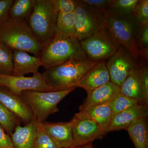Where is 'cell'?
Segmentation results:
<instances>
[{
	"mask_svg": "<svg viewBox=\"0 0 148 148\" xmlns=\"http://www.w3.org/2000/svg\"><path fill=\"white\" fill-rule=\"evenodd\" d=\"M71 148H95L92 145V143H89L87 145H84L79 147H72Z\"/></svg>",
	"mask_w": 148,
	"mask_h": 148,
	"instance_id": "d590c367",
	"label": "cell"
},
{
	"mask_svg": "<svg viewBox=\"0 0 148 148\" xmlns=\"http://www.w3.org/2000/svg\"><path fill=\"white\" fill-rule=\"evenodd\" d=\"M110 81L106 62L100 61L84 76L77 85L76 88H83L88 93Z\"/></svg>",
	"mask_w": 148,
	"mask_h": 148,
	"instance_id": "5bb4252c",
	"label": "cell"
},
{
	"mask_svg": "<svg viewBox=\"0 0 148 148\" xmlns=\"http://www.w3.org/2000/svg\"></svg>",
	"mask_w": 148,
	"mask_h": 148,
	"instance_id": "8d00e7d4",
	"label": "cell"
},
{
	"mask_svg": "<svg viewBox=\"0 0 148 148\" xmlns=\"http://www.w3.org/2000/svg\"><path fill=\"white\" fill-rule=\"evenodd\" d=\"M13 63L12 75L14 76H24L30 73H37L40 66H42L38 56H33L23 51H13Z\"/></svg>",
	"mask_w": 148,
	"mask_h": 148,
	"instance_id": "2e32d148",
	"label": "cell"
},
{
	"mask_svg": "<svg viewBox=\"0 0 148 148\" xmlns=\"http://www.w3.org/2000/svg\"><path fill=\"white\" fill-rule=\"evenodd\" d=\"M14 148L11 138L0 125V148Z\"/></svg>",
	"mask_w": 148,
	"mask_h": 148,
	"instance_id": "e575fe53",
	"label": "cell"
},
{
	"mask_svg": "<svg viewBox=\"0 0 148 148\" xmlns=\"http://www.w3.org/2000/svg\"><path fill=\"white\" fill-rule=\"evenodd\" d=\"M126 130L135 148H148V117L135 120Z\"/></svg>",
	"mask_w": 148,
	"mask_h": 148,
	"instance_id": "44dd1931",
	"label": "cell"
},
{
	"mask_svg": "<svg viewBox=\"0 0 148 148\" xmlns=\"http://www.w3.org/2000/svg\"><path fill=\"white\" fill-rule=\"evenodd\" d=\"M139 0H111L109 9L117 13L132 14Z\"/></svg>",
	"mask_w": 148,
	"mask_h": 148,
	"instance_id": "83f0119b",
	"label": "cell"
},
{
	"mask_svg": "<svg viewBox=\"0 0 148 148\" xmlns=\"http://www.w3.org/2000/svg\"><path fill=\"white\" fill-rule=\"evenodd\" d=\"M0 86L5 88L18 96L24 91H52L46 82L42 74L38 72L32 77L0 74Z\"/></svg>",
	"mask_w": 148,
	"mask_h": 148,
	"instance_id": "30bf717a",
	"label": "cell"
},
{
	"mask_svg": "<svg viewBox=\"0 0 148 148\" xmlns=\"http://www.w3.org/2000/svg\"><path fill=\"white\" fill-rule=\"evenodd\" d=\"M36 0H14L9 18L25 20L34 6Z\"/></svg>",
	"mask_w": 148,
	"mask_h": 148,
	"instance_id": "603a6c76",
	"label": "cell"
},
{
	"mask_svg": "<svg viewBox=\"0 0 148 148\" xmlns=\"http://www.w3.org/2000/svg\"><path fill=\"white\" fill-rule=\"evenodd\" d=\"M135 43L138 57L148 61V24L138 28Z\"/></svg>",
	"mask_w": 148,
	"mask_h": 148,
	"instance_id": "cb8c5ba5",
	"label": "cell"
},
{
	"mask_svg": "<svg viewBox=\"0 0 148 148\" xmlns=\"http://www.w3.org/2000/svg\"><path fill=\"white\" fill-rule=\"evenodd\" d=\"M73 147H79L92 143L105 136L103 128L94 121L82 118L75 114L71 120Z\"/></svg>",
	"mask_w": 148,
	"mask_h": 148,
	"instance_id": "8fae6325",
	"label": "cell"
},
{
	"mask_svg": "<svg viewBox=\"0 0 148 148\" xmlns=\"http://www.w3.org/2000/svg\"><path fill=\"white\" fill-rule=\"evenodd\" d=\"M106 62L110 82L120 87L133 69L138 67V61L132 53L120 45L116 52Z\"/></svg>",
	"mask_w": 148,
	"mask_h": 148,
	"instance_id": "9c48e42d",
	"label": "cell"
},
{
	"mask_svg": "<svg viewBox=\"0 0 148 148\" xmlns=\"http://www.w3.org/2000/svg\"><path fill=\"white\" fill-rule=\"evenodd\" d=\"M75 27L74 14L58 12L55 33L53 38H67L75 37Z\"/></svg>",
	"mask_w": 148,
	"mask_h": 148,
	"instance_id": "7402d4cb",
	"label": "cell"
},
{
	"mask_svg": "<svg viewBox=\"0 0 148 148\" xmlns=\"http://www.w3.org/2000/svg\"><path fill=\"white\" fill-rule=\"evenodd\" d=\"M13 69V51L0 43V74L12 75Z\"/></svg>",
	"mask_w": 148,
	"mask_h": 148,
	"instance_id": "4316f807",
	"label": "cell"
},
{
	"mask_svg": "<svg viewBox=\"0 0 148 148\" xmlns=\"http://www.w3.org/2000/svg\"><path fill=\"white\" fill-rule=\"evenodd\" d=\"M78 1L74 12L75 34L79 41L106 28L104 11Z\"/></svg>",
	"mask_w": 148,
	"mask_h": 148,
	"instance_id": "52a82bcc",
	"label": "cell"
},
{
	"mask_svg": "<svg viewBox=\"0 0 148 148\" xmlns=\"http://www.w3.org/2000/svg\"><path fill=\"white\" fill-rule=\"evenodd\" d=\"M111 0H81L85 4L103 11L108 8Z\"/></svg>",
	"mask_w": 148,
	"mask_h": 148,
	"instance_id": "836d02e7",
	"label": "cell"
},
{
	"mask_svg": "<svg viewBox=\"0 0 148 148\" xmlns=\"http://www.w3.org/2000/svg\"><path fill=\"white\" fill-rule=\"evenodd\" d=\"M99 62L71 60L46 69L42 75L52 91L76 88L84 76Z\"/></svg>",
	"mask_w": 148,
	"mask_h": 148,
	"instance_id": "6da1fadb",
	"label": "cell"
},
{
	"mask_svg": "<svg viewBox=\"0 0 148 148\" xmlns=\"http://www.w3.org/2000/svg\"><path fill=\"white\" fill-rule=\"evenodd\" d=\"M0 43L12 51H23L36 56H39L43 47L25 20L11 18L0 25Z\"/></svg>",
	"mask_w": 148,
	"mask_h": 148,
	"instance_id": "7a4b0ae2",
	"label": "cell"
},
{
	"mask_svg": "<svg viewBox=\"0 0 148 148\" xmlns=\"http://www.w3.org/2000/svg\"><path fill=\"white\" fill-rule=\"evenodd\" d=\"M132 15L138 27L148 24V0H139Z\"/></svg>",
	"mask_w": 148,
	"mask_h": 148,
	"instance_id": "f546056e",
	"label": "cell"
},
{
	"mask_svg": "<svg viewBox=\"0 0 148 148\" xmlns=\"http://www.w3.org/2000/svg\"><path fill=\"white\" fill-rule=\"evenodd\" d=\"M139 72L144 94V103L148 107V61L143 58H139Z\"/></svg>",
	"mask_w": 148,
	"mask_h": 148,
	"instance_id": "4dcf8cb0",
	"label": "cell"
},
{
	"mask_svg": "<svg viewBox=\"0 0 148 148\" xmlns=\"http://www.w3.org/2000/svg\"><path fill=\"white\" fill-rule=\"evenodd\" d=\"M21 121L13 113L0 103V125L11 136Z\"/></svg>",
	"mask_w": 148,
	"mask_h": 148,
	"instance_id": "d4e9b609",
	"label": "cell"
},
{
	"mask_svg": "<svg viewBox=\"0 0 148 148\" xmlns=\"http://www.w3.org/2000/svg\"><path fill=\"white\" fill-rule=\"evenodd\" d=\"M14 0H0V25L9 18L10 11Z\"/></svg>",
	"mask_w": 148,
	"mask_h": 148,
	"instance_id": "d6a6232c",
	"label": "cell"
},
{
	"mask_svg": "<svg viewBox=\"0 0 148 148\" xmlns=\"http://www.w3.org/2000/svg\"><path fill=\"white\" fill-rule=\"evenodd\" d=\"M104 14L106 28L111 36L140 61L135 43L139 27L132 14H121L109 9L104 11Z\"/></svg>",
	"mask_w": 148,
	"mask_h": 148,
	"instance_id": "5b68a950",
	"label": "cell"
},
{
	"mask_svg": "<svg viewBox=\"0 0 148 148\" xmlns=\"http://www.w3.org/2000/svg\"><path fill=\"white\" fill-rule=\"evenodd\" d=\"M120 88L121 94L145 105L144 91L138 66L130 72Z\"/></svg>",
	"mask_w": 148,
	"mask_h": 148,
	"instance_id": "ffe728a7",
	"label": "cell"
},
{
	"mask_svg": "<svg viewBox=\"0 0 148 148\" xmlns=\"http://www.w3.org/2000/svg\"><path fill=\"white\" fill-rule=\"evenodd\" d=\"M75 88L49 92L27 90L20 97L32 110L35 121L41 123L50 115L58 112V103Z\"/></svg>",
	"mask_w": 148,
	"mask_h": 148,
	"instance_id": "8992f818",
	"label": "cell"
},
{
	"mask_svg": "<svg viewBox=\"0 0 148 148\" xmlns=\"http://www.w3.org/2000/svg\"><path fill=\"white\" fill-rule=\"evenodd\" d=\"M38 123L34 120L24 126L18 125L11 135L14 148H35Z\"/></svg>",
	"mask_w": 148,
	"mask_h": 148,
	"instance_id": "ac0fdd59",
	"label": "cell"
},
{
	"mask_svg": "<svg viewBox=\"0 0 148 148\" xmlns=\"http://www.w3.org/2000/svg\"><path fill=\"white\" fill-rule=\"evenodd\" d=\"M110 103L112 111V119L123 111L139 104L138 101L130 98L120 92Z\"/></svg>",
	"mask_w": 148,
	"mask_h": 148,
	"instance_id": "484cf974",
	"label": "cell"
},
{
	"mask_svg": "<svg viewBox=\"0 0 148 148\" xmlns=\"http://www.w3.org/2000/svg\"><path fill=\"white\" fill-rule=\"evenodd\" d=\"M148 107L140 104L127 109L114 116L110 123L104 130L106 134L110 132L121 130H127V128L135 120L141 118L148 117Z\"/></svg>",
	"mask_w": 148,
	"mask_h": 148,
	"instance_id": "4fadbf2b",
	"label": "cell"
},
{
	"mask_svg": "<svg viewBox=\"0 0 148 148\" xmlns=\"http://www.w3.org/2000/svg\"><path fill=\"white\" fill-rule=\"evenodd\" d=\"M35 148H61L48 135L40 123H38Z\"/></svg>",
	"mask_w": 148,
	"mask_h": 148,
	"instance_id": "f1b7e54d",
	"label": "cell"
},
{
	"mask_svg": "<svg viewBox=\"0 0 148 148\" xmlns=\"http://www.w3.org/2000/svg\"><path fill=\"white\" fill-rule=\"evenodd\" d=\"M58 13L54 0H36L26 20L34 36L43 46L54 36Z\"/></svg>",
	"mask_w": 148,
	"mask_h": 148,
	"instance_id": "277c9868",
	"label": "cell"
},
{
	"mask_svg": "<svg viewBox=\"0 0 148 148\" xmlns=\"http://www.w3.org/2000/svg\"><path fill=\"white\" fill-rule=\"evenodd\" d=\"M38 57L45 69L71 60H89L83 50L80 41L75 36L52 39L43 46Z\"/></svg>",
	"mask_w": 148,
	"mask_h": 148,
	"instance_id": "3957f363",
	"label": "cell"
},
{
	"mask_svg": "<svg viewBox=\"0 0 148 148\" xmlns=\"http://www.w3.org/2000/svg\"><path fill=\"white\" fill-rule=\"evenodd\" d=\"M80 44L88 59L94 61L108 59L120 46L106 28L83 40Z\"/></svg>",
	"mask_w": 148,
	"mask_h": 148,
	"instance_id": "ba28073f",
	"label": "cell"
},
{
	"mask_svg": "<svg viewBox=\"0 0 148 148\" xmlns=\"http://www.w3.org/2000/svg\"><path fill=\"white\" fill-rule=\"evenodd\" d=\"M48 135L61 148H71L73 146L72 124L69 122L40 123Z\"/></svg>",
	"mask_w": 148,
	"mask_h": 148,
	"instance_id": "e0dca14e",
	"label": "cell"
},
{
	"mask_svg": "<svg viewBox=\"0 0 148 148\" xmlns=\"http://www.w3.org/2000/svg\"><path fill=\"white\" fill-rule=\"evenodd\" d=\"M58 12L68 14L73 13L78 4L76 0H54Z\"/></svg>",
	"mask_w": 148,
	"mask_h": 148,
	"instance_id": "1f68e13d",
	"label": "cell"
},
{
	"mask_svg": "<svg viewBox=\"0 0 148 148\" xmlns=\"http://www.w3.org/2000/svg\"><path fill=\"white\" fill-rule=\"evenodd\" d=\"M0 103L15 115L25 125L34 120L32 110L21 97L1 86Z\"/></svg>",
	"mask_w": 148,
	"mask_h": 148,
	"instance_id": "7c38bea8",
	"label": "cell"
},
{
	"mask_svg": "<svg viewBox=\"0 0 148 148\" xmlns=\"http://www.w3.org/2000/svg\"><path fill=\"white\" fill-rule=\"evenodd\" d=\"M76 114L80 117L94 121L103 129L108 127L112 119V111L110 103L94 105L79 110Z\"/></svg>",
	"mask_w": 148,
	"mask_h": 148,
	"instance_id": "d6986e66",
	"label": "cell"
},
{
	"mask_svg": "<svg viewBox=\"0 0 148 148\" xmlns=\"http://www.w3.org/2000/svg\"><path fill=\"white\" fill-rule=\"evenodd\" d=\"M120 92L119 86L109 82L87 93V96L79 110H83L94 105L110 103Z\"/></svg>",
	"mask_w": 148,
	"mask_h": 148,
	"instance_id": "9a60e30c",
	"label": "cell"
}]
</instances>
